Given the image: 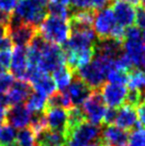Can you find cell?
Returning <instances> with one entry per match:
<instances>
[{"mask_svg": "<svg viewBox=\"0 0 145 146\" xmlns=\"http://www.w3.org/2000/svg\"><path fill=\"white\" fill-rule=\"evenodd\" d=\"M128 84L129 89L131 90H140L144 91L145 88V79L144 74L140 68L131 69L128 74Z\"/></svg>", "mask_w": 145, "mask_h": 146, "instance_id": "obj_27", "label": "cell"}, {"mask_svg": "<svg viewBox=\"0 0 145 146\" xmlns=\"http://www.w3.org/2000/svg\"><path fill=\"white\" fill-rule=\"evenodd\" d=\"M84 122H86V118L82 109H80L79 107H72L71 109L67 110V124H66V130L64 133L65 141H66V138L72 133V130L76 129L78 126H80Z\"/></svg>", "mask_w": 145, "mask_h": 146, "instance_id": "obj_20", "label": "cell"}, {"mask_svg": "<svg viewBox=\"0 0 145 146\" xmlns=\"http://www.w3.org/2000/svg\"><path fill=\"white\" fill-rule=\"evenodd\" d=\"M17 0H0V10L7 13H11L15 9Z\"/></svg>", "mask_w": 145, "mask_h": 146, "instance_id": "obj_36", "label": "cell"}, {"mask_svg": "<svg viewBox=\"0 0 145 146\" xmlns=\"http://www.w3.org/2000/svg\"><path fill=\"white\" fill-rule=\"evenodd\" d=\"M8 35L12 44H15L16 46H27L30 44V42L32 41V38L35 36L37 33V28L32 26V25L25 24L23 23L21 25L14 27V28H8Z\"/></svg>", "mask_w": 145, "mask_h": 146, "instance_id": "obj_15", "label": "cell"}, {"mask_svg": "<svg viewBox=\"0 0 145 146\" xmlns=\"http://www.w3.org/2000/svg\"><path fill=\"white\" fill-rule=\"evenodd\" d=\"M144 102H145V98H144Z\"/></svg>", "mask_w": 145, "mask_h": 146, "instance_id": "obj_46", "label": "cell"}, {"mask_svg": "<svg viewBox=\"0 0 145 146\" xmlns=\"http://www.w3.org/2000/svg\"><path fill=\"white\" fill-rule=\"evenodd\" d=\"M4 110H0V124L4 123Z\"/></svg>", "mask_w": 145, "mask_h": 146, "instance_id": "obj_41", "label": "cell"}, {"mask_svg": "<svg viewBox=\"0 0 145 146\" xmlns=\"http://www.w3.org/2000/svg\"><path fill=\"white\" fill-rule=\"evenodd\" d=\"M134 23L137 24V27L139 29L145 30V9L138 7L137 12H136V21Z\"/></svg>", "mask_w": 145, "mask_h": 146, "instance_id": "obj_34", "label": "cell"}, {"mask_svg": "<svg viewBox=\"0 0 145 146\" xmlns=\"http://www.w3.org/2000/svg\"><path fill=\"white\" fill-rule=\"evenodd\" d=\"M76 72H72L65 64L57 68L55 72H53V79L56 83V86H58V89L60 91H65L71 84L72 76Z\"/></svg>", "mask_w": 145, "mask_h": 146, "instance_id": "obj_21", "label": "cell"}, {"mask_svg": "<svg viewBox=\"0 0 145 146\" xmlns=\"http://www.w3.org/2000/svg\"><path fill=\"white\" fill-rule=\"evenodd\" d=\"M143 74H144V79H145V70L143 72Z\"/></svg>", "mask_w": 145, "mask_h": 146, "instance_id": "obj_44", "label": "cell"}, {"mask_svg": "<svg viewBox=\"0 0 145 146\" xmlns=\"http://www.w3.org/2000/svg\"><path fill=\"white\" fill-rule=\"evenodd\" d=\"M17 146H35V134L31 128H23L16 135Z\"/></svg>", "mask_w": 145, "mask_h": 146, "instance_id": "obj_28", "label": "cell"}, {"mask_svg": "<svg viewBox=\"0 0 145 146\" xmlns=\"http://www.w3.org/2000/svg\"><path fill=\"white\" fill-rule=\"evenodd\" d=\"M128 74L125 70L122 69L113 68L110 73L108 74L107 79L110 83H115V84H123L125 85L128 82Z\"/></svg>", "mask_w": 145, "mask_h": 146, "instance_id": "obj_29", "label": "cell"}, {"mask_svg": "<svg viewBox=\"0 0 145 146\" xmlns=\"http://www.w3.org/2000/svg\"><path fill=\"white\" fill-rule=\"evenodd\" d=\"M37 33L41 34L48 43L64 44L71 34L69 21L53 16H48L37 27Z\"/></svg>", "mask_w": 145, "mask_h": 146, "instance_id": "obj_3", "label": "cell"}, {"mask_svg": "<svg viewBox=\"0 0 145 146\" xmlns=\"http://www.w3.org/2000/svg\"><path fill=\"white\" fill-rule=\"evenodd\" d=\"M12 41L11 38L5 35V36L0 38V51H4V50H12Z\"/></svg>", "mask_w": 145, "mask_h": 146, "instance_id": "obj_37", "label": "cell"}, {"mask_svg": "<svg viewBox=\"0 0 145 146\" xmlns=\"http://www.w3.org/2000/svg\"><path fill=\"white\" fill-rule=\"evenodd\" d=\"M11 74L17 80L27 81V70H28V60H27V48L25 46H16L12 52V60L10 65Z\"/></svg>", "mask_w": 145, "mask_h": 146, "instance_id": "obj_13", "label": "cell"}, {"mask_svg": "<svg viewBox=\"0 0 145 146\" xmlns=\"http://www.w3.org/2000/svg\"><path fill=\"white\" fill-rule=\"evenodd\" d=\"M116 25V21L111 7L96 11L93 26H94V31L97 38L110 37L113 29L115 28Z\"/></svg>", "mask_w": 145, "mask_h": 146, "instance_id": "obj_7", "label": "cell"}, {"mask_svg": "<svg viewBox=\"0 0 145 146\" xmlns=\"http://www.w3.org/2000/svg\"><path fill=\"white\" fill-rule=\"evenodd\" d=\"M47 10H48L50 16L57 17V18H60V19H64V21H69V17L72 15V11L67 4L59 2L57 0H49Z\"/></svg>", "mask_w": 145, "mask_h": 146, "instance_id": "obj_23", "label": "cell"}, {"mask_svg": "<svg viewBox=\"0 0 145 146\" xmlns=\"http://www.w3.org/2000/svg\"><path fill=\"white\" fill-rule=\"evenodd\" d=\"M9 107L8 100H7V97L5 95L2 93H0V110H7V108Z\"/></svg>", "mask_w": 145, "mask_h": 146, "instance_id": "obj_39", "label": "cell"}, {"mask_svg": "<svg viewBox=\"0 0 145 146\" xmlns=\"http://www.w3.org/2000/svg\"><path fill=\"white\" fill-rule=\"evenodd\" d=\"M127 146H145V129L137 128L129 135Z\"/></svg>", "mask_w": 145, "mask_h": 146, "instance_id": "obj_30", "label": "cell"}, {"mask_svg": "<svg viewBox=\"0 0 145 146\" xmlns=\"http://www.w3.org/2000/svg\"><path fill=\"white\" fill-rule=\"evenodd\" d=\"M114 61L111 58L94 54L92 60L80 67L76 74L92 90H98L105 83L108 74L114 68Z\"/></svg>", "mask_w": 145, "mask_h": 146, "instance_id": "obj_1", "label": "cell"}, {"mask_svg": "<svg viewBox=\"0 0 145 146\" xmlns=\"http://www.w3.org/2000/svg\"><path fill=\"white\" fill-rule=\"evenodd\" d=\"M49 0H17L14 14L25 24L39 27L48 14Z\"/></svg>", "mask_w": 145, "mask_h": 146, "instance_id": "obj_2", "label": "cell"}, {"mask_svg": "<svg viewBox=\"0 0 145 146\" xmlns=\"http://www.w3.org/2000/svg\"><path fill=\"white\" fill-rule=\"evenodd\" d=\"M12 60V50H4L0 51V66H2L4 69L10 68Z\"/></svg>", "mask_w": 145, "mask_h": 146, "instance_id": "obj_33", "label": "cell"}, {"mask_svg": "<svg viewBox=\"0 0 145 146\" xmlns=\"http://www.w3.org/2000/svg\"><path fill=\"white\" fill-rule=\"evenodd\" d=\"M115 124L118 128L123 130H131L136 127H140L139 123H138V115L137 111L132 107L123 105L120 110H117L116 119H115Z\"/></svg>", "mask_w": 145, "mask_h": 146, "instance_id": "obj_18", "label": "cell"}, {"mask_svg": "<svg viewBox=\"0 0 145 146\" xmlns=\"http://www.w3.org/2000/svg\"><path fill=\"white\" fill-rule=\"evenodd\" d=\"M26 102V107L30 112H44L47 96L39 92H32Z\"/></svg>", "mask_w": 145, "mask_h": 146, "instance_id": "obj_24", "label": "cell"}, {"mask_svg": "<svg viewBox=\"0 0 145 146\" xmlns=\"http://www.w3.org/2000/svg\"><path fill=\"white\" fill-rule=\"evenodd\" d=\"M116 115H117V109L116 108H111L109 107L108 109L106 110L105 116H104V119L102 122L106 126L112 125L115 123V119H116Z\"/></svg>", "mask_w": 145, "mask_h": 146, "instance_id": "obj_32", "label": "cell"}, {"mask_svg": "<svg viewBox=\"0 0 145 146\" xmlns=\"http://www.w3.org/2000/svg\"><path fill=\"white\" fill-rule=\"evenodd\" d=\"M65 64L64 53L62 48L57 44L48 43L41 53L40 61L37 63V68L43 73H53L57 68Z\"/></svg>", "mask_w": 145, "mask_h": 146, "instance_id": "obj_6", "label": "cell"}, {"mask_svg": "<svg viewBox=\"0 0 145 146\" xmlns=\"http://www.w3.org/2000/svg\"><path fill=\"white\" fill-rule=\"evenodd\" d=\"M113 2V0H72V7L77 10H93L98 11L108 4Z\"/></svg>", "mask_w": 145, "mask_h": 146, "instance_id": "obj_25", "label": "cell"}, {"mask_svg": "<svg viewBox=\"0 0 145 146\" xmlns=\"http://www.w3.org/2000/svg\"><path fill=\"white\" fill-rule=\"evenodd\" d=\"M10 18H11V13H7L2 10H0V26L8 27L9 23H10Z\"/></svg>", "mask_w": 145, "mask_h": 146, "instance_id": "obj_38", "label": "cell"}, {"mask_svg": "<svg viewBox=\"0 0 145 146\" xmlns=\"http://www.w3.org/2000/svg\"><path fill=\"white\" fill-rule=\"evenodd\" d=\"M47 127L64 135L67 124V110L63 108H51L44 111Z\"/></svg>", "mask_w": 145, "mask_h": 146, "instance_id": "obj_17", "label": "cell"}, {"mask_svg": "<svg viewBox=\"0 0 145 146\" xmlns=\"http://www.w3.org/2000/svg\"><path fill=\"white\" fill-rule=\"evenodd\" d=\"M127 91L128 90L125 85L110 82L104 83L100 88V93L104 98V102L111 108H118L124 105Z\"/></svg>", "mask_w": 145, "mask_h": 146, "instance_id": "obj_9", "label": "cell"}, {"mask_svg": "<svg viewBox=\"0 0 145 146\" xmlns=\"http://www.w3.org/2000/svg\"><path fill=\"white\" fill-rule=\"evenodd\" d=\"M72 107L69 96L66 90L65 91H59V92H53L51 95H49L46 102V109H51V108H63L65 110H69ZM44 110V111H45Z\"/></svg>", "mask_w": 145, "mask_h": 146, "instance_id": "obj_22", "label": "cell"}, {"mask_svg": "<svg viewBox=\"0 0 145 146\" xmlns=\"http://www.w3.org/2000/svg\"><path fill=\"white\" fill-rule=\"evenodd\" d=\"M66 92L69 94L72 107H79L89 98L93 90L75 73Z\"/></svg>", "mask_w": 145, "mask_h": 146, "instance_id": "obj_11", "label": "cell"}, {"mask_svg": "<svg viewBox=\"0 0 145 146\" xmlns=\"http://www.w3.org/2000/svg\"><path fill=\"white\" fill-rule=\"evenodd\" d=\"M123 53V42H120L113 37L97 38L94 44V54L104 56L116 60Z\"/></svg>", "mask_w": 145, "mask_h": 146, "instance_id": "obj_14", "label": "cell"}, {"mask_svg": "<svg viewBox=\"0 0 145 146\" xmlns=\"http://www.w3.org/2000/svg\"><path fill=\"white\" fill-rule=\"evenodd\" d=\"M0 146H1V145H0Z\"/></svg>", "mask_w": 145, "mask_h": 146, "instance_id": "obj_47", "label": "cell"}, {"mask_svg": "<svg viewBox=\"0 0 145 146\" xmlns=\"http://www.w3.org/2000/svg\"><path fill=\"white\" fill-rule=\"evenodd\" d=\"M139 7L145 9V0H140V5H139Z\"/></svg>", "mask_w": 145, "mask_h": 146, "instance_id": "obj_42", "label": "cell"}, {"mask_svg": "<svg viewBox=\"0 0 145 146\" xmlns=\"http://www.w3.org/2000/svg\"><path fill=\"white\" fill-rule=\"evenodd\" d=\"M101 129L98 125L89 122L82 123L66 138V146H88L99 142Z\"/></svg>", "mask_w": 145, "mask_h": 146, "instance_id": "obj_4", "label": "cell"}, {"mask_svg": "<svg viewBox=\"0 0 145 146\" xmlns=\"http://www.w3.org/2000/svg\"><path fill=\"white\" fill-rule=\"evenodd\" d=\"M14 82V77L12 74L5 73L0 76V93H7Z\"/></svg>", "mask_w": 145, "mask_h": 146, "instance_id": "obj_31", "label": "cell"}, {"mask_svg": "<svg viewBox=\"0 0 145 146\" xmlns=\"http://www.w3.org/2000/svg\"><path fill=\"white\" fill-rule=\"evenodd\" d=\"M115 17L116 24L123 28L130 27L134 24L136 21V12L134 5L130 4L125 0H113L111 7Z\"/></svg>", "mask_w": 145, "mask_h": 146, "instance_id": "obj_10", "label": "cell"}, {"mask_svg": "<svg viewBox=\"0 0 145 146\" xmlns=\"http://www.w3.org/2000/svg\"><path fill=\"white\" fill-rule=\"evenodd\" d=\"M129 141L128 131L117 126L109 125L101 129L99 146H127Z\"/></svg>", "mask_w": 145, "mask_h": 146, "instance_id": "obj_12", "label": "cell"}, {"mask_svg": "<svg viewBox=\"0 0 145 146\" xmlns=\"http://www.w3.org/2000/svg\"><path fill=\"white\" fill-rule=\"evenodd\" d=\"M142 40H143V42L145 43V30L143 31V34H142Z\"/></svg>", "mask_w": 145, "mask_h": 146, "instance_id": "obj_43", "label": "cell"}, {"mask_svg": "<svg viewBox=\"0 0 145 146\" xmlns=\"http://www.w3.org/2000/svg\"><path fill=\"white\" fill-rule=\"evenodd\" d=\"M32 86L28 81L24 80L14 81L5 95L9 106L21 105L28 99L30 94L32 93Z\"/></svg>", "mask_w": 145, "mask_h": 146, "instance_id": "obj_16", "label": "cell"}, {"mask_svg": "<svg viewBox=\"0 0 145 146\" xmlns=\"http://www.w3.org/2000/svg\"><path fill=\"white\" fill-rule=\"evenodd\" d=\"M12 146H17V145H16V144H14V145H12Z\"/></svg>", "mask_w": 145, "mask_h": 146, "instance_id": "obj_45", "label": "cell"}, {"mask_svg": "<svg viewBox=\"0 0 145 146\" xmlns=\"http://www.w3.org/2000/svg\"><path fill=\"white\" fill-rule=\"evenodd\" d=\"M17 132L15 128L3 123L0 127V145L1 146H12L16 144Z\"/></svg>", "mask_w": 145, "mask_h": 146, "instance_id": "obj_26", "label": "cell"}, {"mask_svg": "<svg viewBox=\"0 0 145 146\" xmlns=\"http://www.w3.org/2000/svg\"><path fill=\"white\" fill-rule=\"evenodd\" d=\"M64 135L60 132L44 128L35 133V146H65Z\"/></svg>", "mask_w": 145, "mask_h": 146, "instance_id": "obj_19", "label": "cell"}, {"mask_svg": "<svg viewBox=\"0 0 145 146\" xmlns=\"http://www.w3.org/2000/svg\"><path fill=\"white\" fill-rule=\"evenodd\" d=\"M30 118L31 112L23 104L9 106L4 112V123L18 129L28 127L30 125Z\"/></svg>", "mask_w": 145, "mask_h": 146, "instance_id": "obj_8", "label": "cell"}, {"mask_svg": "<svg viewBox=\"0 0 145 146\" xmlns=\"http://www.w3.org/2000/svg\"><path fill=\"white\" fill-rule=\"evenodd\" d=\"M7 33H8V29H7V27H4V26H0V38L5 36V35H7Z\"/></svg>", "mask_w": 145, "mask_h": 146, "instance_id": "obj_40", "label": "cell"}, {"mask_svg": "<svg viewBox=\"0 0 145 146\" xmlns=\"http://www.w3.org/2000/svg\"><path fill=\"white\" fill-rule=\"evenodd\" d=\"M137 115L139 126H141L143 129H145V102H141L137 107Z\"/></svg>", "mask_w": 145, "mask_h": 146, "instance_id": "obj_35", "label": "cell"}, {"mask_svg": "<svg viewBox=\"0 0 145 146\" xmlns=\"http://www.w3.org/2000/svg\"><path fill=\"white\" fill-rule=\"evenodd\" d=\"M106 110L107 107L101 96L100 89L93 90L89 98L82 104V111L85 115L86 122L94 125L99 126L102 123Z\"/></svg>", "mask_w": 145, "mask_h": 146, "instance_id": "obj_5", "label": "cell"}]
</instances>
